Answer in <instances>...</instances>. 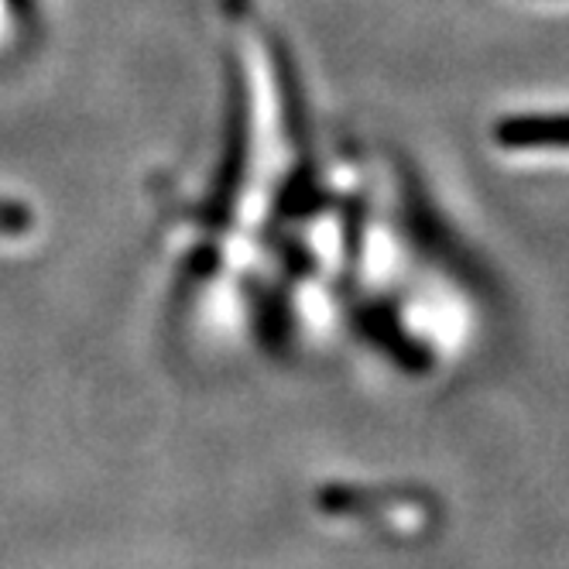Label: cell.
<instances>
[{
	"mask_svg": "<svg viewBox=\"0 0 569 569\" xmlns=\"http://www.w3.org/2000/svg\"><path fill=\"white\" fill-rule=\"evenodd\" d=\"M505 151H569V113L508 117L495 128Z\"/></svg>",
	"mask_w": 569,
	"mask_h": 569,
	"instance_id": "obj_1",
	"label": "cell"
},
{
	"mask_svg": "<svg viewBox=\"0 0 569 569\" xmlns=\"http://www.w3.org/2000/svg\"><path fill=\"white\" fill-rule=\"evenodd\" d=\"M31 227V213L18 202H4L0 199V233H24Z\"/></svg>",
	"mask_w": 569,
	"mask_h": 569,
	"instance_id": "obj_2",
	"label": "cell"
}]
</instances>
